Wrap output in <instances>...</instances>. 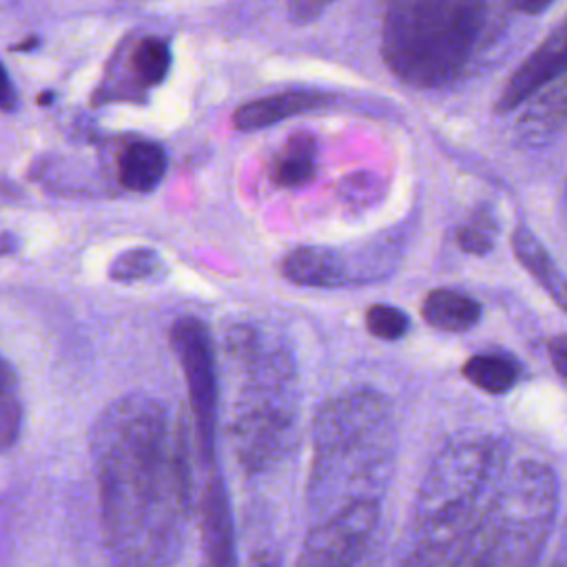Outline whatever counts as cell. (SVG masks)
Wrapping results in <instances>:
<instances>
[{"instance_id":"27","label":"cell","mask_w":567,"mask_h":567,"mask_svg":"<svg viewBox=\"0 0 567 567\" xmlns=\"http://www.w3.org/2000/svg\"><path fill=\"white\" fill-rule=\"evenodd\" d=\"M16 383H18V377H16L13 368H11V363L0 357V399L13 394L16 392Z\"/></svg>"},{"instance_id":"28","label":"cell","mask_w":567,"mask_h":567,"mask_svg":"<svg viewBox=\"0 0 567 567\" xmlns=\"http://www.w3.org/2000/svg\"><path fill=\"white\" fill-rule=\"evenodd\" d=\"M554 0H509V4L525 13V16H536V13H543Z\"/></svg>"},{"instance_id":"31","label":"cell","mask_w":567,"mask_h":567,"mask_svg":"<svg viewBox=\"0 0 567 567\" xmlns=\"http://www.w3.org/2000/svg\"><path fill=\"white\" fill-rule=\"evenodd\" d=\"M252 567H277V563L268 554H264V556H257L252 560Z\"/></svg>"},{"instance_id":"4","label":"cell","mask_w":567,"mask_h":567,"mask_svg":"<svg viewBox=\"0 0 567 567\" xmlns=\"http://www.w3.org/2000/svg\"><path fill=\"white\" fill-rule=\"evenodd\" d=\"M224 354L235 377L228 441L239 467L264 472L295 441L299 377L284 337L257 323H235L224 334Z\"/></svg>"},{"instance_id":"10","label":"cell","mask_w":567,"mask_h":567,"mask_svg":"<svg viewBox=\"0 0 567 567\" xmlns=\"http://www.w3.org/2000/svg\"><path fill=\"white\" fill-rule=\"evenodd\" d=\"M199 538H202L199 567H237L230 505H228L224 481L219 476L208 478L202 492Z\"/></svg>"},{"instance_id":"14","label":"cell","mask_w":567,"mask_h":567,"mask_svg":"<svg viewBox=\"0 0 567 567\" xmlns=\"http://www.w3.org/2000/svg\"><path fill=\"white\" fill-rule=\"evenodd\" d=\"M166 164V151L157 142H128L117 155V182L128 193H153L164 179Z\"/></svg>"},{"instance_id":"33","label":"cell","mask_w":567,"mask_h":567,"mask_svg":"<svg viewBox=\"0 0 567 567\" xmlns=\"http://www.w3.org/2000/svg\"><path fill=\"white\" fill-rule=\"evenodd\" d=\"M554 567H563V560H556V565Z\"/></svg>"},{"instance_id":"5","label":"cell","mask_w":567,"mask_h":567,"mask_svg":"<svg viewBox=\"0 0 567 567\" xmlns=\"http://www.w3.org/2000/svg\"><path fill=\"white\" fill-rule=\"evenodd\" d=\"M485 22V0H385L383 62L414 89L445 86L472 62Z\"/></svg>"},{"instance_id":"13","label":"cell","mask_w":567,"mask_h":567,"mask_svg":"<svg viewBox=\"0 0 567 567\" xmlns=\"http://www.w3.org/2000/svg\"><path fill=\"white\" fill-rule=\"evenodd\" d=\"M532 104L523 111L516 137L525 144H545L551 140L565 124V75L556 78L547 86H543L538 93H534Z\"/></svg>"},{"instance_id":"26","label":"cell","mask_w":567,"mask_h":567,"mask_svg":"<svg viewBox=\"0 0 567 567\" xmlns=\"http://www.w3.org/2000/svg\"><path fill=\"white\" fill-rule=\"evenodd\" d=\"M549 357L554 361V368L560 379H565V363H567V339L565 334H556L549 339Z\"/></svg>"},{"instance_id":"1","label":"cell","mask_w":567,"mask_h":567,"mask_svg":"<svg viewBox=\"0 0 567 567\" xmlns=\"http://www.w3.org/2000/svg\"><path fill=\"white\" fill-rule=\"evenodd\" d=\"M102 534L120 567H171L193 520L186 423L151 394L109 403L91 430Z\"/></svg>"},{"instance_id":"24","label":"cell","mask_w":567,"mask_h":567,"mask_svg":"<svg viewBox=\"0 0 567 567\" xmlns=\"http://www.w3.org/2000/svg\"><path fill=\"white\" fill-rule=\"evenodd\" d=\"M332 2L334 0H286V9L295 22L306 24V22L319 18L323 11H328V7Z\"/></svg>"},{"instance_id":"12","label":"cell","mask_w":567,"mask_h":567,"mask_svg":"<svg viewBox=\"0 0 567 567\" xmlns=\"http://www.w3.org/2000/svg\"><path fill=\"white\" fill-rule=\"evenodd\" d=\"M281 275L306 288H337L348 281V266L337 248L299 246L281 259Z\"/></svg>"},{"instance_id":"8","label":"cell","mask_w":567,"mask_h":567,"mask_svg":"<svg viewBox=\"0 0 567 567\" xmlns=\"http://www.w3.org/2000/svg\"><path fill=\"white\" fill-rule=\"evenodd\" d=\"M381 505H361L310 523L295 567H379Z\"/></svg>"},{"instance_id":"30","label":"cell","mask_w":567,"mask_h":567,"mask_svg":"<svg viewBox=\"0 0 567 567\" xmlns=\"http://www.w3.org/2000/svg\"><path fill=\"white\" fill-rule=\"evenodd\" d=\"M35 44H38V38H35V35H31L29 40H22L20 44H13L11 49H13V51H29V49H33Z\"/></svg>"},{"instance_id":"21","label":"cell","mask_w":567,"mask_h":567,"mask_svg":"<svg viewBox=\"0 0 567 567\" xmlns=\"http://www.w3.org/2000/svg\"><path fill=\"white\" fill-rule=\"evenodd\" d=\"M164 275L162 255L151 248H131L120 252L111 266L109 277L117 284H133V281H155Z\"/></svg>"},{"instance_id":"23","label":"cell","mask_w":567,"mask_h":567,"mask_svg":"<svg viewBox=\"0 0 567 567\" xmlns=\"http://www.w3.org/2000/svg\"><path fill=\"white\" fill-rule=\"evenodd\" d=\"M22 430V405L16 394L0 399V452L16 445Z\"/></svg>"},{"instance_id":"19","label":"cell","mask_w":567,"mask_h":567,"mask_svg":"<svg viewBox=\"0 0 567 567\" xmlns=\"http://www.w3.org/2000/svg\"><path fill=\"white\" fill-rule=\"evenodd\" d=\"M171 47L164 38L144 35L128 51V71L137 89L162 84L171 71Z\"/></svg>"},{"instance_id":"17","label":"cell","mask_w":567,"mask_h":567,"mask_svg":"<svg viewBox=\"0 0 567 567\" xmlns=\"http://www.w3.org/2000/svg\"><path fill=\"white\" fill-rule=\"evenodd\" d=\"M423 319L443 332H465L474 328L481 319V306L465 292L436 288L432 290L421 306Z\"/></svg>"},{"instance_id":"22","label":"cell","mask_w":567,"mask_h":567,"mask_svg":"<svg viewBox=\"0 0 567 567\" xmlns=\"http://www.w3.org/2000/svg\"><path fill=\"white\" fill-rule=\"evenodd\" d=\"M365 328L372 337L381 341H399L408 334L410 319L403 310L394 306L374 303L365 310Z\"/></svg>"},{"instance_id":"7","label":"cell","mask_w":567,"mask_h":567,"mask_svg":"<svg viewBox=\"0 0 567 567\" xmlns=\"http://www.w3.org/2000/svg\"><path fill=\"white\" fill-rule=\"evenodd\" d=\"M168 343L184 374L190 416H193V430H195V447L202 461L210 463L215 454L217 401H219L215 350H213L210 332L199 317L182 315L173 321L168 330Z\"/></svg>"},{"instance_id":"2","label":"cell","mask_w":567,"mask_h":567,"mask_svg":"<svg viewBox=\"0 0 567 567\" xmlns=\"http://www.w3.org/2000/svg\"><path fill=\"white\" fill-rule=\"evenodd\" d=\"M392 401L368 385L326 399L312 421V456L306 483L310 523L339 512L381 505L396 458Z\"/></svg>"},{"instance_id":"18","label":"cell","mask_w":567,"mask_h":567,"mask_svg":"<svg viewBox=\"0 0 567 567\" xmlns=\"http://www.w3.org/2000/svg\"><path fill=\"white\" fill-rule=\"evenodd\" d=\"M463 377L485 394H507L520 379V365L501 352L474 354L463 365Z\"/></svg>"},{"instance_id":"29","label":"cell","mask_w":567,"mask_h":567,"mask_svg":"<svg viewBox=\"0 0 567 567\" xmlns=\"http://www.w3.org/2000/svg\"><path fill=\"white\" fill-rule=\"evenodd\" d=\"M16 248H18V239L11 233H2L0 235V255L16 252Z\"/></svg>"},{"instance_id":"9","label":"cell","mask_w":567,"mask_h":567,"mask_svg":"<svg viewBox=\"0 0 567 567\" xmlns=\"http://www.w3.org/2000/svg\"><path fill=\"white\" fill-rule=\"evenodd\" d=\"M565 24L560 22L507 78L503 91L494 104L498 115H505L527 102L543 86L565 75Z\"/></svg>"},{"instance_id":"11","label":"cell","mask_w":567,"mask_h":567,"mask_svg":"<svg viewBox=\"0 0 567 567\" xmlns=\"http://www.w3.org/2000/svg\"><path fill=\"white\" fill-rule=\"evenodd\" d=\"M328 102H332V95L321 91H281L241 104L233 115V124L239 131H255L301 113H310Z\"/></svg>"},{"instance_id":"20","label":"cell","mask_w":567,"mask_h":567,"mask_svg":"<svg viewBox=\"0 0 567 567\" xmlns=\"http://www.w3.org/2000/svg\"><path fill=\"white\" fill-rule=\"evenodd\" d=\"M496 235H498V221L494 210L487 204H481L472 210V215L458 226L456 230V244L463 252L467 255H476L483 257L487 255L494 244H496Z\"/></svg>"},{"instance_id":"25","label":"cell","mask_w":567,"mask_h":567,"mask_svg":"<svg viewBox=\"0 0 567 567\" xmlns=\"http://www.w3.org/2000/svg\"><path fill=\"white\" fill-rule=\"evenodd\" d=\"M18 106V93L16 86L4 69V64L0 62V111H13Z\"/></svg>"},{"instance_id":"3","label":"cell","mask_w":567,"mask_h":567,"mask_svg":"<svg viewBox=\"0 0 567 567\" xmlns=\"http://www.w3.org/2000/svg\"><path fill=\"white\" fill-rule=\"evenodd\" d=\"M507 467L498 436L463 434L443 445L419 485L396 567H458L470 551Z\"/></svg>"},{"instance_id":"16","label":"cell","mask_w":567,"mask_h":567,"mask_svg":"<svg viewBox=\"0 0 567 567\" xmlns=\"http://www.w3.org/2000/svg\"><path fill=\"white\" fill-rule=\"evenodd\" d=\"M512 250L520 266L545 288V292L556 301V306L565 308V279L558 266L554 264L547 248L540 244V239L527 228L516 226L512 233Z\"/></svg>"},{"instance_id":"6","label":"cell","mask_w":567,"mask_h":567,"mask_svg":"<svg viewBox=\"0 0 567 567\" xmlns=\"http://www.w3.org/2000/svg\"><path fill=\"white\" fill-rule=\"evenodd\" d=\"M558 514L551 467L523 461L505 472L496 498L458 567H536Z\"/></svg>"},{"instance_id":"32","label":"cell","mask_w":567,"mask_h":567,"mask_svg":"<svg viewBox=\"0 0 567 567\" xmlns=\"http://www.w3.org/2000/svg\"><path fill=\"white\" fill-rule=\"evenodd\" d=\"M51 100H53V93H42V95L38 97V102H40V104H49Z\"/></svg>"},{"instance_id":"15","label":"cell","mask_w":567,"mask_h":567,"mask_svg":"<svg viewBox=\"0 0 567 567\" xmlns=\"http://www.w3.org/2000/svg\"><path fill=\"white\" fill-rule=\"evenodd\" d=\"M317 137L308 131L292 133L270 162V179L281 188L308 184L317 173Z\"/></svg>"}]
</instances>
